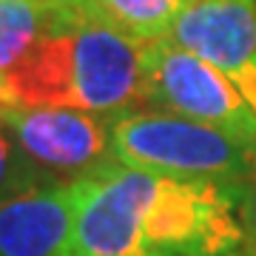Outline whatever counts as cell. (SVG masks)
Masks as SVG:
<instances>
[{
    "label": "cell",
    "instance_id": "2",
    "mask_svg": "<svg viewBox=\"0 0 256 256\" xmlns=\"http://www.w3.org/2000/svg\"><path fill=\"white\" fill-rule=\"evenodd\" d=\"M20 102L92 114H126L146 106L142 43L74 18L57 0L54 26L3 74Z\"/></svg>",
    "mask_w": 256,
    "mask_h": 256
},
{
    "label": "cell",
    "instance_id": "8",
    "mask_svg": "<svg viewBox=\"0 0 256 256\" xmlns=\"http://www.w3.org/2000/svg\"><path fill=\"white\" fill-rule=\"evenodd\" d=\"M188 3L191 0H60L68 14L102 23L142 46L171 34Z\"/></svg>",
    "mask_w": 256,
    "mask_h": 256
},
{
    "label": "cell",
    "instance_id": "4",
    "mask_svg": "<svg viewBox=\"0 0 256 256\" xmlns=\"http://www.w3.org/2000/svg\"><path fill=\"white\" fill-rule=\"evenodd\" d=\"M142 80L146 106L214 126L256 151V111L250 102L220 68L174 40L162 37L142 46Z\"/></svg>",
    "mask_w": 256,
    "mask_h": 256
},
{
    "label": "cell",
    "instance_id": "11",
    "mask_svg": "<svg viewBox=\"0 0 256 256\" xmlns=\"http://www.w3.org/2000/svg\"><path fill=\"white\" fill-rule=\"evenodd\" d=\"M239 220H242V230H245V248L256 254V156L250 176L242 185V208H239Z\"/></svg>",
    "mask_w": 256,
    "mask_h": 256
},
{
    "label": "cell",
    "instance_id": "13",
    "mask_svg": "<svg viewBox=\"0 0 256 256\" xmlns=\"http://www.w3.org/2000/svg\"><path fill=\"white\" fill-rule=\"evenodd\" d=\"M230 256H256L254 250H248V248H242V250H236V254H230Z\"/></svg>",
    "mask_w": 256,
    "mask_h": 256
},
{
    "label": "cell",
    "instance_id": "10",
    "mask_svg": "<svg viewBox=\"0 0 256 256\" xmlns=\"http://www.w3.org/2000/svg\"><path fill=\"white\" fill-rule=\"evenodd\" d=\"M48 182H54V180L14 142V137L6 128L0 126V200Z\"/></svg>",
    "mask_w": 256,
    "mask_h": 256
},
{
    "label": "cell",
    "instance_id": "5",
    "mask_svg": "<svg viewBox=\"0 0 256 256\" xmlns=\"http://www.w3.org/2000/svg\"><path fill=\"white\" fill-rule=\"evenodd\" d=\"M111 120L114 117L92 111L28 102L0 108V126L14 137V142L54 182L66 185L120 165L114 156Z\"/></svg>",
    "mask_w": 256,
    "mask_h": 256
},
{
    "label": "cell",
    "instance_id": "9",
    "mask_svg": "<svg viewBox=\"0 0 256 256\" xmlns=\"http://www.w3.org/2000/svg\"><path fill=\"white\" fill-rule=\"evenodd\" d=\"M57 0H0V74L54 26Z\"/></svg>",
    "mask_w": 256,
    "mask_h": 256
},
{
    "label": "cell",
    "instance_id": "1",
    "mask_svg": "<svg viewBox=\"0 0 256 256\" xmlns=\"http://www.w3.org/2000/svg\"><path fill=\"white\" fill-rule=\"evenodd\" d=\"M68 188L66 256H230L245 248L242 185L114 165Z\"/></svg>",
    "mask_w": 256,
    "mask_h": 256
},
{
    "label": "cell",
    "instance_id": "3",
    "mask_svg": "<svg viewBox=\"0 0 256 256\" xmlns=\"http://www.w3.org/2000/svg\"><path fill=\"white\" fill-rule=\"evenodd\" d=\"M120 165L176 180L245 185L256 151L230 134L160 108H137L111 120Z\"/></svg>",
    "mask_w": 256,
    "mask_h": 256
},
{
    "label": "cell",
    "instance_id": "6",
    "mask_svg": "<svg viewBox=\"0 0 256 256\" xmlns=\"http://www.w3.org/2000/svg\"><path fill=\"white\" fill-rule=\"evenodd\" d=\"M168 40L220 68L256 111V0H191Z\"/></svg>",
    "mask_w": 256,
    "mask_h": 256
},
{
    "label": "cell",
    "instance_id": "12",
    "mask_svg": "<svg viewBox=\"0 0 256 256\" xmlns=\"http://www.w3.org/2000/svg\"><path fill=\"white\" fill-rule=\"evenodd\" d=\"M12 102H20V100L14 97V92H12V86L6 82V77L0 74V108L3 106H12Z\"/></svg>",
    "mask_w": 256,
    "mask_h": 256
},
{
    "label": "cell",
    "instance_id": "7",
    "mask_svg": "<svg viewBox=\"0 0 256 256\" xmlns=\"http://www.w3.org/2000/svg\"><path fill=\"white\" fill-rule=\"evenodd\" d=\"M72 220V188L66 182L0 200V256H66Z\"/></svg>",
    "mask_w": 256,
    "mask_h": 256
}]
</instances>
